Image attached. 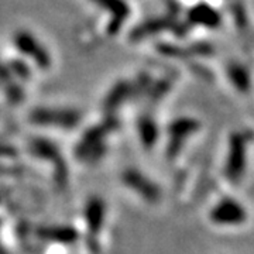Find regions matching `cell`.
<instances>
[{
	"label": "cell",
	"mask_w": 254,
	"mask_h": 254,
	"mask_svg": "<svg viewBox=\"0 0 254 254\" xmlns=\"http://www.w3.org/2000/svg\"><path fill=\"white\" fill-rule=\"evenodd\" d=\"M16 154H17V151H16V150H14L13 147L0 144V155H6V157H14Z\"/></svg>",
	"instance_id": "cell-11"
},
{
	"label": "cell",
	"mask_w": 254,
	"mask_h": 254,
	"mask_svg": "<svg viewBox=\"0 0 254 254\" xmlns=\"http://www.w3.org/2000/svg\"><path fill=\"white\" fill-rule=\"evenodd\" d=\"M33 122L43 126H60L64 128H72L75 127L81 116L76 112H69V110H37L33 112Z\"/></svg>",
	"instance_id": "cell-4"
},
{
	"label": "cell",
	"mask_w": 254,
	"mask_h": 254,
	"mask_svg": "<svg viewBox=\"0 0 254 254\" xmlns=\"http://www.w3.org/2000/svg\"><path fill=\"white\" fill-rule=\"evenodd\" d=\"M229 75H230V81L235 85V88L239 89L240 92H250L252 88V76L250 72H247L245 66L235 64L230 66L229 69Z\"/></svg>",
	"instance_id": "cell-9"
},
{
	"label": "cell",
	"mask_w": 254,
	"mask_h": 254,
	"mask_svg": "<svg viewBox=\"0 0 254 254\" xmlns=\"http://www.w3.org/2000/svg\"><path fill=\"white\" fill-rule=\"evenodd\" d=\"M210 220L219 226H240L247 222V210L233 198H223L212 208Z\"/></svg>",
	"instance_id": "cell-1"
},
{
	"label": "cell",
	"mask_w": 254,
	"mask_h": 254,
	"mask_svg": "<svg viewBox=\"0 0 254 254\" xmlns=\"http://www.w3.org/2000/svg\"><path fill=\"white\" fill-rule=\"evenodd\" d=\"M246 155H247V140L243 134H233L229 143V154L226 161L227 178L237 182L245 174Z\"/></svg>",
	"instance_id": "cell-2"
},
{
	"label": "cell",
	"mask_w": 254,
	"mask_h": 254,
	"mask_svg": "<svg viewBox=\"0 0 254 254\" xmlns=\"http://www.w3.org/2000/svg\"><path fill=\"white\" fill-rule=\"evenodd\" d=\"M85 219H86V225L88 230L92 235V239L98 235L103 225V219H105V203L99 198H91L86 203L85 208Z\"/></svg>",
	"instance_id": "cell-7"
},
{
	"label": "cell",
	"mask_w": 254,
	"mask_h": 254,
	"mask_svg": "<svg viewBox=\"0 0 254 254\" xmlns=\"http://www.w3.org/2000/svg\"><path fill=\"white\" fill-rule=\"evenodd\" d=\"M30 151L33 154H36L40 158H44L48 161H53L57 167V174H55V178H57V184L60 187H65L66 185V178H68V170H66V165L64 163L63 157L60 154L58 148L54 144H51L50 141L47 140H41V138H36L30 143Z\"/></svg>",
	"instance_id": "cell-3"
},
{
	"label": "cell",
	"mask_w": 254,
	"mask_h": 254,
	"mask_svg": "<svg viewBox=\"0 0 254 254\" xmlns=\"http://www.w3.org/2000/svg\"><path fill=\"white\" fill-rule=\"evenodd\" d=\"M36 233L40 239L58 242V243H73L78 240V232L69 226L41 227V229H37Z\"/></svg>",
	"instance_id": "cell-8"
},
{
	"label": "cell",
	"mask_w": 254,
	"mask_h": 254,
	"mask_svg": "<svg viewBox=\"0 0 254 254\" xmlns=\"http://www.w3.org/2000/svg\"><path fill=\"white\" fill-rule=\"evenodd\" d=\"M123 182L127 187H130L131 190H137V193H140L144 199L150 200V202H157L160 199V190L148 178H145L143 174L138 173L137 170L125 171Z\"/></svg>",
	"instance_id": "cell-5"
},
{
	"label": "cell",
	"mask_w": 254,
	"mask_h": 254,
	"mask_svg": "<svg viewBox=\"0 0 254 254\" xmlns=\"http://www.w3.org/2000/svg\"><path fill=\"white\" fill-rule=\"evenodd\" d=\"M138 131H140V137H141V141L145 145V148H150L154 144L158 131H157V126L151 119H141L138 122Z\"/></svg>",
	"instance_id": "cell-10"
},
{
	"label": "cell",
	"mask_w": 254,
	"mask_h": 254,
	"mask_svg": "<svg viewBox=\"0 0 254 254\" xmlns=\"http://www.w3.org/2000/svg\"><path fill=\"white\" fill-rule=\"evenodd\" d=\"M196 128H198V123L190 119H181V120L174 122L170 127V133L173 136V140L168 144V150H167L168 155L174 157L178 154V151L181 150L182 141L188 137V134L193 133Z\"/></svg>",
	"instance_id": "cell-6"
}]
</instances>
